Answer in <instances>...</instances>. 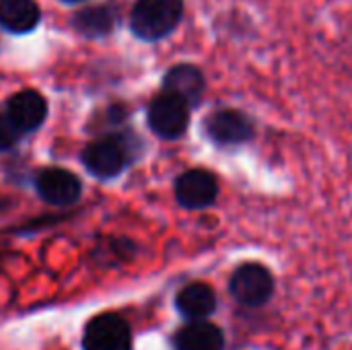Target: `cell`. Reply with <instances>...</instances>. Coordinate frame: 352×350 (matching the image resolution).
<instances>
[{"mask_svg": "<svg viewBox=\"0 0 352 350\" xmlns=\"http://www.w3.org/2000/svg\"><path fill=\"white\" fill-rule=\"evenodd\" d=\"M62 2H70L72 4V2H85V0H62Z\"/></svg>", "mask_w": 352, "mask_h": 350, "instance_id": "cell-16", "label": "cell"}, {"mask_svg": "<svg viewBox=\"0 0 352 350\" xmlns=\"http://www.w3.org/2000/svg\"><path fill=\"white\" fill-rule=\"evenodd\" d=\"M35 190L45 202L54 206H66V204H74L80 198L82 186L74 173L60 167H50L37 173Z\"/></svg>", "mask_w": 352, "mask_h": 350, "instance_id": "cell-8", "label": "cell"}, {"mask_svg": "<svg viewBox=\"0 0 352 350\" xmlns=\"http://www.w3.org/2000/svg\"><path fill=\"white\" fill-rule=\"evenodd\" d=\"M118 12L111 4L87 6L72 17V27L85 37H103L113 31Z\"/></svg>", "mask_w": 352, "mask_h": 350, "instance_id": "cell-14", "label": "cell"}, {"mask_svg": "<svg viewBox=\"0 0 352 350\" xmlns=\"http://www.w3.org/2000/svg\"><path fill=\"white\" fill-rule=\"evenodd\" d=\"M219 179L208 169H188L175 179V200L188 210H202L217 202Z\"/></svg>", "mask_w": 352, "mask_h": 350, "instance_id": "cell-6", "label": "cell"}, {"mask_svg": "<svg viewBox=\"0 0 352 350\" xmlns=\"http://www.w3.org/2000/svg\"><path fill=\"white\" fill-rule=\"evenodd\" d=\"M6 116L23 134L33 132L43 124L47 116V103L37 91H19L6 103Z\"/></svg>", "mask_w": 352, "mask_h": 350, "instance_id": "cell-10", "label": "cell"}, {"mask_svg": "<svg viewBox=\"0 0 352 350\" xmlns=\"http://www.w3.org/2000/svg\"><path fill=\"white\" fill-rule=\"evenodd\" d=\"M41 19L39 4L35 0H0V27L23 35L37 27Z\"/></svg>", "mask_w": 352, "mask_h": 350, "instance_id": "cell-13", "label": "cell"}, {"mask_svg": "<svg viewBox=\"0 0 352 350\" xmlns=\"http://www.w3.org/2000/svg\"><path fill=\"white\" fill-rule=\"evenodd\" d=\"M21 134H23V132L12 124V120L6 116V111L0 113V151L12 149V146L19 142Z\"/></svg>", "mask_w": 352, "mask_h": 350, "instance_id": "cell-15", "label": "cell"}, {"mask_svg": "<svg viewBox=\"0 0 352 350\" xmlns=\"http://www.w3.org/2000/svg\"><path fill=\"white\" fill-rule=\"evenodd\" d=\"M229 291L237 303L245 307H262L274 295V276L264 264L245 262L233 272Z\"/></svg>", "mask_w": 352, "mask_h": 350, "instance_id": "cell-3", "label": "cell"}, {"mask_svg": "<svg viewBox=\"0 0 352 350\" xmlns=\"http://www.w3.org/2000/svg\"><path fill=\"white\" fill-rule=\"evenodd\" d=\"M192 107L177 95L163 91L148 105V126L165 140H177L186 134L190 126Z\"/></svg>", "mask_w": 352, "mask_h": 350, "instance_id": "cell-4", "label": "cell"}, {"mask_svg": "<svg viewBox=\"0 0 352 350\" xmlns=\"http://www.w3.org/2000/svg\"><path fill=\"white\" fill-rule=\"evenodd\" d=\"M256 122L250 113L235 109V107H223L204 120V134L208 140L221 149H235L252 142L256 138Z\"/></svg>", "mask_w": 352, "mask_h": 350, "instance_id": "cell-2", "label": "cell"}, {"mask_svg": "<svg viewBox=\"0 0 352 350\" xmlns=\"http://www.w3.org/2000/svg\"><path fill=\"white\" fill-rule=\"evenodd\" d=\"M163 91L182 97L194 109L202 103L206 93L204 72L194 64H175L163 78Z\"/></svg>", "mask_w": 352, "mask_h": 350, "instance_id": "cell-9", "label": "cell"}, {"mask_svg": "<svg viewBox=\"0 0 352 350\" xmlns=\"http://www.w3.org/2000/svg\"><path fill=\"white\" fill-rule=\"evenodd\" d=\"M85 350H132V334L128 324L116 314L93 318L82 334Z\"/></svg>", "mask_w": 352, "mask_h": 350, "instance_id": "cell-7", "label": "cell"}, {"mask_svg": "<svg viewBox=\"0 0 352 350\" xmlns=\"http://www.w3.org/2000/svg\"><path fill=\"white\" fill-rule=\"evenodd\" d=\"M128 144L116 136H103L85 146L80 161L87 171L99 179H111L128 165Z\"/></svg>", "mask_w": 352, "mask_h": 350, "instance_id": "cell-5", "label": "cell"}, {"mask_svg": "<svg viewBox=\"0 0 352 350\" xmlns=\"http://www.w3.org/2000/svg\"><path fill=\"white\" fill-rule=\"evenodd\" d=\"M173 347L175 350H223L225 336L219 326L206 320H192L175 334Z\"/></svg>", "mask_w": 352, "mask_h": 350, "instance_id": "cell-11", "label": "cell"}, {"mask_svg": "<svg viewBox=\"0 0 352 350\" xmlns=\"http://www.w3.org/2000/svg\"><path fill=\"white\" fill-rule=\"evenodd\" d=\"M177 311L188 320H204L217 309V295L212 287L204 283H192L184 287L175 297Z\"/></svg>", "mask_w": 352, "mask_h": 350, "instance_id": "cell-12", "label": "cell"}, {"mask_svg": "<svg viewBox=\"0 0 352 350\" xmlns=\"http://www.w3.org/2000/svg\"><path fill=\"white\" fill-rule=\"evenodd\" d=\"M184 19V0H138L130 14V29L144 41L171 35Z\"/></svg>", "mask_w": 352, "mask_h": 350, "instance_id": "cell-1", "label": "cell"}]
</instances>
